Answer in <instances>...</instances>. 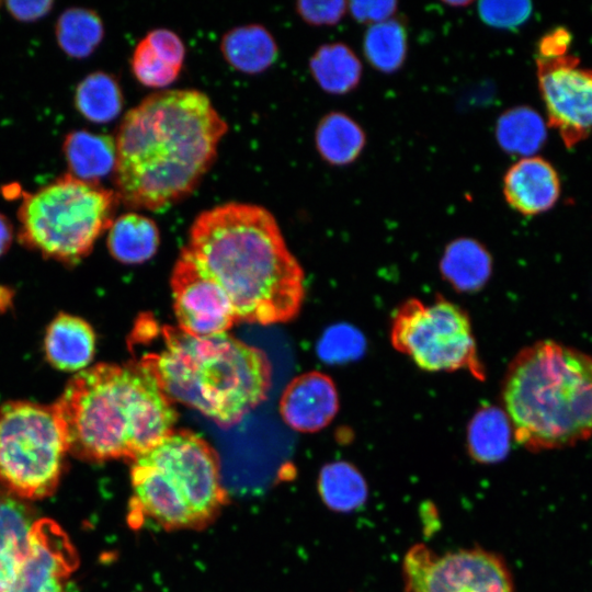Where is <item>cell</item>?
Wrapping results in <instances>:
<instances>
[{
    "label": "cell",
    "mask_w": 592,
    "mask_h": 592,
    "mask_svg": "<svg viewBox=\"0 0 592 592\" xmlns=\"http://www.w3.org/2000/svg\"><path fill=\"white\" fill-rule=\"evenodd\" d=\"M76 105L79 112L94 123H109L122 111L123 94L116 80L98 71L86 77L78 86Z\"/></svg>",
    "instance_id": "f1b7e54d"
},
{
    "label": "cell",
    "mask_w": 592,
    "mask_h": 592,
    "mask_svg": "<svg viewBox=\"0 0 592 592\" xmlns=\"http://www.w3.org/2000/svg\"><path fill=\"white\" fill-rule=\"evenodd\" d=\"M68 444L53 407L27 400L0 408V481L24 499L52 494L61 477Z\"/></svg>",
    "instance_id": "52a82bcc"
},
{
    "label": "cell",
    "mask_w": 592,
    "mask_h": 592,
    "mask_svg": "<svg viewBox=\"0 0 592 592\" xmlns=\"http://www.w3.org/2000/svg\"><path fill=\"white\" fill-rule=\"evenodd\" d=\"M130 481L128 521L133 527L149 517L167 531L204 528L175 485L156 467L132 463Z\"/></svg>",
    "instance_id": "5bb4252c"
},
{
    "label": "cell",
    "mask_w": 592,
    "mask_h": 592,
    "mask_svg": "<svg viewBox=\"0 0 592 592\" xmlns=\"http://www.w3.org/2000/svg\"><path fill=\"white\" fill-rule=\"evenodd\" d=\"M8 10L13 16L23 21H32L45 15L50 7L52 1H9L5 3Z\"/></svg>",
    "instance_id": "74e56055"
},
{
    "label": "cell",
    "mask_w": 592,
    "mask_h": 592,
    "mask_svg": "<svg viewBox=\"0 0 592 592\" xmlns=\"http://www.w3.org/2000/svg\"><path fill=\"white\" fill-rule=\"evenodd\" d=\"M152 50L167 64L182 68L185 47L181 38L167 29H155L144 37Z\"/></svg>",
    "instance_id": "e575fe53"
},
{
    "label": "cell",
    "mask_w": 592,
    "mask_h": 592,
    "mask_svg": "<svg viewBox=\"0 0 592 592\" xmlns=\"http://www.w3.org/2000/svg\"><path fill=\"white\" fill-rule=\"evenodd\" d=\"M171 289L179 328L190 335L225 333L238 321L227 293L184 248L171 275Z\"/></svg>",
    "instance_id": "7c38bea8"
},
{
    "label": "cell",
    "mask_w": 592,
    "mask_h": 592,
    "mask_svg": "<svg viewBox=\"0 0 592 592\" xmlns=\"http://www.w3.org/2000/svg\"><path fill=\"white\" fill-rule=\"evenodd\" d=\"M496 138L504 151L524 158L531 157L546 140V125L533 109L515 106L499 116Z\"/></svg>",
    "instance_id": "4316f807"
},
{
    "label": "cell",
    "mask_w": 592,
    "mask_h": 592,
    "mask_svg": "<svg viewBox=\"0 0 592 592\" xmlns=\"http://www.w3.org/2000/svg\"><path fill=\"white\" fill-rule=\"evenodd\" d=\"M64 151L71 174L80 180L96 183L114 171L116 146L111 136L86 130L73 132L67 136Z\"/></svg>",
    "instance_id": "603a6c76"
},
{
    "label": "cell",
    "mask_w": 592,
    "mask_h": 592,
    "mask_svg": "<svg viewBox=\"0 0 592 592\" xmlns=\"http://www.w3.org/2000/svg\"><path fill=\"white\" fill-rule=\"evenodd\" d=\"M37 520L24 499L0 489V592L24 558Z\"/></svg>",
    "instance_id": "ac0fdd59"
},
{
    "label": "cell",
    "mask_w": 592,
    "mask_h": 592,
    "mask_svg": "<svg viewBox=\"0 0 592 592\" xmlns=\"http://www.w3.org/2000/svg\"><path fill=\"white\" fill-rule=\"evenodd\" d=\"M159 242L156 223L141 214H124L113 220L109 229V250L117 261L125 264H138L151 259Z\"/></svg>",
    "instance_id": "7402d4cb"
},
{
    "label": "cell",
    "mask_w": 592,
    "mask_h": 592,
    "mask_svg": "<svg viewBox=\"0 0 592 592\" xmlns=\"http://www.w3.org/2000/svg\"><path fill=\"white\" fill-rule=\"evenodd\" d=\"M10 299L9 291L0 287V309L1 307H5Z\"/></svg>",
    "instance_id": "ab89813d"
},
{
    "label": "cell",
    "mask_w": 592,
    "mask_h": 592,
    "mask_svg": "<svg viewBox=\"0 0 592 592\" xmlns=\"http://www.w3.org/2000/svg\"><path fill=\"white\" fill-rule=\"evenodd\" d=\"M56 34L65 53L72 57H86L100 44L104 30L95 12L73 8L60 15Z\"/></svg>",
    "instance_id": "f546056e"
},
{
    "label": "cell",
    "mask_w": 592,
    "mask_h": 592,
    "mask_svg": "<svg viewBox=\"0 0 592 592\" xmlns=\"http://www.w3.org/2000/svg\"><path fill=\"white\" fill-rule=\"evenodd\" d=\"M118 202L116 192L66 174L24 194L19 209L20 239L45 257L76 263L110 228Z\"/></svg>",
    "instance_id": "8992f818"
},
{
    "label": "cell",
    "mask_w": 592,
    "mask_h": 592,
    "mask_svg": "<svg viewBox=\"0 0 592 592\" xmlns=\"http://www.w3.org/2000/svg\"><path fill=\"white\" fill-rule=\"evenodd\" d=\"M132 70L136 79L149 88L170 86L179 76L181 68L163 61L143 38L132 57Z\"/></svg>",
    "instance_id": "4dcf8cb0"
},
{
    "label": "cell",
    "mask_w": 592,
    "mask_h": 592,
    "mask_svg": "<svg viewBox=\"0 0 592 592\" xmlns=\"http://www.w3.org/2000/svg\"><path fill=\"white\" fill-rule=\"evenodd\" d=\"M478 13L483 23L499 29L522 25L532 13L530 1L485 0L478 3Z\"/></svg>",
    "instance_id": "d6a6232c"
},
{
    "label": "cell",
    "mask_w": 592,
    "mask_h": 592,
    "mask_svg": "<svg viewBox=\"0 0 592 592\" xmlns=\"http://www.w3.org/2000/svg\"><path fill=\"white\" fill-rule=\"evenodd\" d=\"M363 50L376 70L385 73L399 70L408 53L406 27L395 19L371 25L363 38Z\"/></svg>",
    "instance_id": "83f0119b"
},
{
    "label": "cell",
    "mask_w": 592,
    "mask_h": 592,
    "mask_svg": "<svg viewBox=\"0 0 592 592\" xmlns=\"http://www.w3.org/2000/svg\"><path fill=\"white\" fill-rule=\"evenodd\" d=\"M318 492L327 508L337 512H351L361 508L368 488L361 471L348 462L326 464L318 476Z\"/></svg>",
    "instance_id": "484cf974"
},
{
    "label": "cell",
    "mask_w": 592,
    "mask_h": 592,
    "mask_svg": "<svg viewBox=\"0 0 592 592\" xmlns=\"http://www.w3.org/2000/svg\"><path fill=\"white\" fill-rule=\"evenodd\" d=\"M345 1H298L296 11L310 25L331 26L337 24L345 14Z\"/></svg>",
    "instance_id": "836d02e7"
},
{
    "label": "cell",
    "mask_w": 592,
    "mask_h": 592,
    "mask_svg": "<svg viewBox=\"0 0 592 592\" xmlns=\"http://www.w3.org/2000/svg\"><path fill=\"white\" fill-rule=\"evenodd\" d=\"M471 2L470 1H449V2H446V4H449V5H453V7H458V5H468L470 4Z\"/></svg>",
    "instance_id": "60d3db41"
},
{
    "label": "cell",
    "mask_w": 592,
    "mask_h": 592,
    "mask_svg": "<svg viewBox=\"0 0 592 592\" xmlns=\"http://www.w3.org/2000/svg\"><path fill=\"white\" fill-rule=\"evenodd\" d=\"M501 394L513 437L531 452L592 437V355L583 351L554 340L524 348L510 363Z\"/></svg>",
    "instance_id": "5b68a950"
},
{
    "label": "cell",
    "mask_w": 592,
    "mask_h": 592,
    "mask_svg": "<svg viewBox=\"0 0 592 592\" xmlns=\"http://www.w3.org/2000/svg\"><path fill=\"white\" fill-rule=\"evenodd\" d=\"M348 5L357 22L371 25L390 20L397 10L396 1H351Z\"/></svg>",
    "instance_id": "d590c367"
},
{
    "label": "cell",
    "mask_w": 592,
    "mask_h": 592,
    "mask_svg": "<svg viewBox=\"0 0 592 592\" xmlns=\"http://www.w3.org/2000/svg\"><path fill=\"white\" fill-rule=\"evenodd\" d=\"M53 407L68 452L99 463H133L170 435L178 419L155 376L134 358L80 371Z\"/></svg>",
    "instance_id": "3957f363"
},
{
    "label": "cell",
    "mask_w": 592,
    "mask_h": 592,
    "mask_svg": "<svg viewBox=\"0 0 592 592\" xmlns=\"http://www.w3.org/2000/svg\"><path fill=\"white\" fill-rule=\"evenodd\" d=\"M12 240V228L8 219L0 214V255L10 247Z\"/></svg>",
    "instance_id": "f35d334b"
},
{
    "label": "cell",
    "mask_w": 592,
    "mask_h": 592,
    "mask_svg": "<svg viewBox=\"0 0 592 592\" xmlns=\"http://www.w3.org/2000/svg\"><path fill=\"white\" fill-rule=\"evenodd\" d=\"M339 409L338 391L332 379L320 372L295 377L280 400V413L295 431L317 432L327 426Z\"/></svg>",
    "instance_id": "9a60e30c"
},
{
    "label": "cell",
    "mask_w": 592,
    "mask_h": 592,
    "mask_svg": "<svg viewBox=\"0 0 592 592\" xmlns=\"http://www.w3.org/2000/svg\"><path fill=\"white\" fill-rule=\"evenodd\" d=\"M390 341L422 369H468L476 378L485 377L467 314L443 297L431 304L405 301L392 317Z\"/></svg>",
    "instance_id": "ba28073f"
},
{
    "label": "cell",
    "mask_w": 592,
    "mask_h": 592,
    "mask_svg": "<svg viewBox=\"0 0 592 592\" xmlns=\"http://www.w3.org/2000/svg\"><path fill=\"white\" fill-rule=\"evenodd\" d=\"M362 335L350 326L330 327L320 339L317 351L322 361L337 363L358 356L363 351Z\"/></svg>",
    "instance_id": "1f68e13d"
},
{
    "label": "cell",
    "mask_w": 592,
    "mask_h": 592,
    "mask_svg": "<svg viewBox=\"0 0 592 592\" xmlns=\"http://www.w3.org/2000/svg\"><path fill=\"white\" fill-rule=\"evenodd\" d=\"M228 130L197 90H163L124 116L115 139L116 194L126 206L167 208L190 195L216 159Z\"/></svg>",
    "instance_id": "6da1fadb"
},
{
    "label": "cell",
    "mask_w": 592,
    "mask_h": 592,
    "mask_svg": "<svg viewBox=\"0 0 592 592\" xmlns=\"http://www.w3.org/2000/svg\"><path fill=\"white\" fill-rule=\"evenodd\" d=\"M320 157L331 166H348L362 153L366 136L358 123L342 112H331L318 123L315 133Z\"/></svg>",
    "instance_id": "cb8c5ba5"
},
{
    "label": "cell",
    "mask_w": 592,
    "mask_h": 592,
    "mask_svg": "<svg viewBox=\"0 0 592 592\" xmlns=\"http://www.w3.org/2000/svg\"><path fill=\"white\" fill-rule=\"evenodd\" d=\"M503 195L516 212L525 216L538 215L556 204L560 195V180L547 160L525 157L504 174Z\"/></svg>",
    "instance_id": "2e32d148"
},
{
    "label": "cell",
    "mask_w": 592,
    "mask_h": 592,
    "mask_svg": "<svg viewBox=\"0 0 592 592\" xmlns=\"http://www.w3.org/2000/svg\"><path fill=\"white\" fill-rule=\"evenodd\" d=\"M78 561L61 527L49 519H38L27 551L2 592H72L70 577Z\"/></svg>",
    "instance_id": "4fadbf2b"
},
{
    "label": "cell",
    "mask_w": 592,
    "mask_h": 592,
    "mask_svg": "<svg viewBox=\"0 0 592 592\" xmlns=\"http://www.w3.org/2000/svg\"><path fill=\"white\" fill-rule=\"evenodd\" d=\"M310 72L318 86L331 94L353 91L362 78V64L343 43L320 46L309 59Z\"/></svg>",
    "instance_id": "d4e9b609"
},
{
    "label": "cell",
    "mask_w": 592,
    "mask_h": 592,
    "mask_svg": "<svg viewBox=\"0 0 592 592\" xmlns=\"http://www.w3.org/2000/svg\"><path fill=\"white\" fill-rule=\"evenodd\" d=\"M184 249L227 293L238 321L273 325L299 312L304 271L266 208L230 202L204 210Z\"/></svg>",
    "instance_id": "7a4b0ae2"
},
{
    "label": "cell",
    "mask_w": 592,
    "mask_h": 592,
    "mask_svg": "<svg viewBox=\"0 0 592 592\" xmlns=\"http://www.w3.org/2000/svg\"><path fill=\"white\" fill-rule=\"evenodd\" d=\"M134 462L162 471L175 485L203 527L209 525L228 503L216 451L190 430H174Z\"/></svg>",
    "instance_id": "30bf717a"
},
{
    "label": "cell",
    "mask_w": 592,
    "mask_h": 592,
    "mask_svg": "<svg viewBox=\"0 0 592 592\" xmlns=\"http://www.w3.org/2000/svg\"><path fill=\"white\" fill-rule=\"evenodd\" d=\"M220 50L232 68L250 75L266 70L278 55L274 37L259 24L228 31L221 38Z\"/></svg>",
    "instance_id": "ffe728a7"
},
{
    "label": "cell",
    "mask_w": 592,
    "mask_h": 592,
    "mask_svg": "<svg viewBox=\"0 0 592 592\" xmlns=\"http://www.w3.org/2000/svg\"><path fill=\"white\" fill-rule=\"evenodd\" d=\"M402 576L406 592H515L505 560L479 547L437 555L415 544L403 557Z\"/></svg>",
    "instance_id": "9c48e42d"
},
{
    "label": "cell",
    "mask_w": 592,
    "mask_h": 592,
    "mask_svg": "<svg viewBox=\"0 0 592 592\" xmlns=\"http://www.w3.org/2000/svg\"><path fill=\"white\" fill-rule=\"evenodd\" d=\"M440 271L455 289L476 292L485 286L491 275V255L477 240L462 237L445 248Z\"/></svg>",
    "instance_id": "d6986e66"
},
{
    "label": "cell",
    "mask_w": 592,
    "mask_h": 592,
    "mask_svg": "<svg viewBox=\"0 0 592 592\" xmlns=\"http://www.w3.org/2000/svg\"><path fill=\"white\" fill-rule=\"evenodd\" d=\"M512 436V426L504 410L483 406L468 424L467 449L479 464H497L508 456Z\"/></svg>",
    "instance_id": "44dd1931"
},
{
    "label": "cell",
    "mask_w": 592,
    "mask_h": 592,
    "mask_svg": "<svg viewBox=\"0 0 592 592\" xmlns=\"http://www.w3.org/2000/svg\"><path fill=\"white\" fill-rule=\"evenodd\" d=\"M536 66L549 125L572 147L592 130V70L580 67L579 59L567 54L536 57Z\"/></svg>",
    "instance_id": "8fae6325"
},
{
    "label": "cell",
    "mask_w": 592,
    "mask_h": 592,
    "mask_svg": "<svg viewBox=\"0 0 592 592\" xmlns=\"http://www.w3.org/2000/svg\"><path fill=\"white\" fill-rule=\"evenodd\" d=\"M155 332L157 348L134 360L155 376L172 402L229 429L266 399L272 366L262 350L227 332L197 338L157 322Z\"/></svg>",
    "instance_id": "277c9868"
},
{
    "label": "cell",
    "mask_w": 592,
    "mask_h": 592,
    "mask_svg": "<svg viewBox=\"0 0 592 592\" xmlns=\"http://www.w3.org/2000/svg\"><path fill=\"white\" fill-rule=\"evenodd\" d=\"M44 352L53 367L62 372H80L94 356V330L82 318L60 312L46 329Z\"/></svg>",
    "instance_id": "e0dca14e"
},
{
    "label": "cell",
    "mask_w": 592,
    "mask_h": 592,
    "mask_svg": "<svg viewBox=\"0 0 592 592\" xmlns=\"http://www.w3.org/2000/svg\"><path fill=\"white\" fill-rule=\"evenodd\" d=\"M570 44V35L563 29H557L543 36L537 47V57L553 58L563 56Z\"/></svg>",
    "instance_id": "8d00e7d4"
}]
</instances>
